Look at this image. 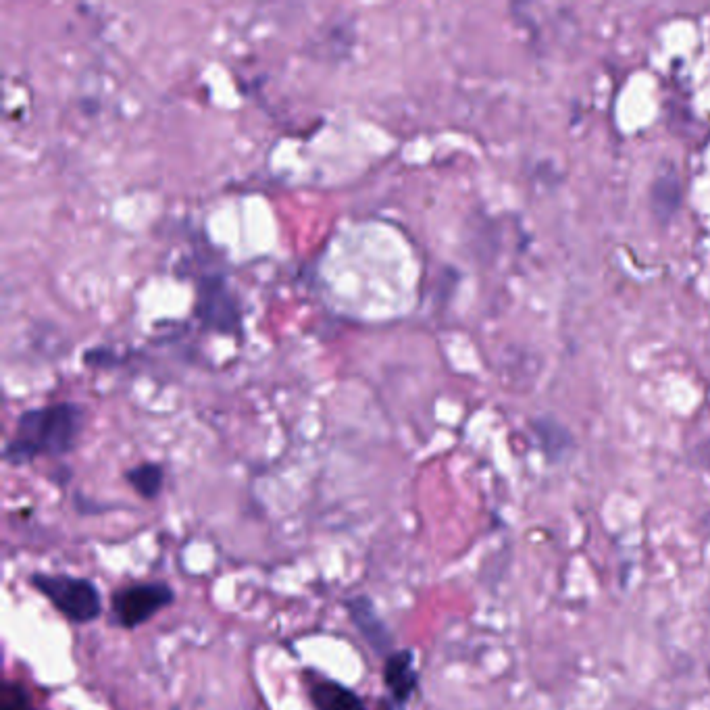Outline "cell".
<instances>
[{
  "mask_svg": "<svg viewBox=\"0 0 710 710\" xmlns=\"http://www.w3.org/2000/svg\"><path fill=\"white\" fill-rule=\"evenodd\" d=\"M384 683L396 708H402L413 698L419 683L413 650H398L386 658Z\"/></svg>",
  "mask_w": 710,
  "mask_h": 710,
  "instance_id": "5",
  "label": "cell"
},
{
  "mask_svg": "<svg viewBox=\"0 0 710 710\" xmlns=\"http://www.w3.org/2000/svg\"><path fill=\"white\" fill-rule=\"evenodd\" d=\"M348 615L357 625V629L363 633V638L367 644L377 652L384 654L390 648V631L384 623V619L377 615L375 604L367 596H357L348 600Z\"/></svg>",
  "mask_w": 710,
  "mask_h": 710,
  "instance_id": "6",
  "label": "cell"
},
{
  "mask_svg": "<svg viewBox=\"0 0 710 710\" xmlns=\"http://www.w3.org/2000/svg\"><path fill=\"white\" fill-rule=\"evenodd\" d=\"M125 479L142 498H157L163 490V467L157 463H142L125 473Z\"/></svg>",
  "mask_w": 710,
  "mask_h": 710,
  "instance_id": "8",
  "label": "cell"
},
{
  "mask_svg": "<svg viewBox=\"0 0 710 710\" xmlns=\"http://www.w3.org/2000/svg\"><path fill=\"white\" fill-rule=\"evenodd\" d=\"M32 583L73 623H90L103 611L98 588L90 579L36 573L32 575Z\"/></svg>",
  "mask_w": 710,
  "mask_h": 710,
  "instance_id": "2",
  "label": "cell"
},
{
  "mask_svg": "<svg viewBox=\"0 0 710 710\" xmlns=\"http://www.w3.org/2000/svg\"><path fill=\"white\" fill-rule=\"evenodd\" d=\"M173 598L175 594L171 586L163 581L136 583V586L123 588L113 596V619L125 629H134L161 613Z\"/></svg>",
  "mask_w": 710,
  "mask_h": 710,
  "instance_id": "3",
  "label": "cell"
},
{
  "mask_svg": "<svg viewBox=\"0 0 710 710\" xmlns=\"http://www.w3.org/2000/svg\"><path fill=\"white\" fill-rule=\"evenodd\" d=\"M3 710H30L28 694L17 683H7L3 690Z\"/></svg>",
  "mask_w": 710,
  "mask_h": 710,
  "instance_id": "9",
  "label": "cell"
},
{
  "mask_svg": "<svg viewBox=\"0 0 710 710\" xmlns=\"http://www.w3.org/2000/svg\"><path fill=\"white\" fill-rule=\"evenodd\" d=\"M84 427V409L78 402L46 404L17 419L15 436L5 446L11 465H25L38 456H63L73 450Z\"/></svg>",
  "mask_w": 710,
  "mask_h": 710,
  "instance_id": "1",
  "label": "cell"
},
{
  "mask_svg": "<svg viewBox=\"0 0 710 710\" xmlns=\"http://www.w3.org/2000/svg\"><path fill=\"white\" fill-rule=\"evenodd\" d=\"M198 319L207 327L219 329V332H234L240 323L238 304L234 294L227 290L219 280L205 282L198 294Z\"/></svg>",
  "mask_w": 710,
  "mask_h": 710,
  "instance_id": "4",
  "label": "cell"
},
{
  "mask_svg": "<svg viewBox=\"0 0 710 710\" xmlns=\"http://www.w3.org/2000/svg\"><path fill=\"white\" fill-rule=\"evenodd\" d=\"M309 694L317 710H367L357 692L332 679H317Z\"/></svg>",
  "mask_w": 710,
  "mask_h": 710,
  "instance_id": "7",
  "label": "cell"
}]
</instances>
